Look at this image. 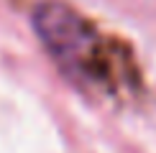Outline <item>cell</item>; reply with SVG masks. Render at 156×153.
I'll use <instances>...</instances> for the list:
<instances>
[{
  "label": "cell",
  "instance_id": "cell-1",
  "mask_svg": "<svg viewBox=\"0 0 156 153\" xmlns=\"http://www.w3.org/2000/svg\"><path fill=\"white\" fill-rule=\"evenodd\" d=\"M34 28L59 69L80 84H102V38L80 13L62 3H41Z\"/></svg>",
  "mask_w": 156,
  "mask_h": 153
}]
</instances>
